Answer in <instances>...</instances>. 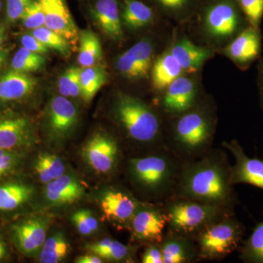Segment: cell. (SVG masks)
I'll return each instance as SVG.
<instances>
[{"instance_id": "1", "label": "cell", "mask_w": 263, "mask_h": 263, "mask_svg": "<svg viewBox=\"0 0 263 263\" xmlns=\"http://www.w3.org/2000/svg\"><path fill=\"white\" fill-rule=\"evenodd\" d=\"M226 152L209 150L197 160L181 164L174 190L178 198L206 202L233 211L236 194Z\"/></svg>"}, {"instance_id": "2", "label": "cell", "mask_w": 263, "mask_h": 263, "mask_svg": "<svg viewBox=\"0 0 263 263\" xmlns=\"http://www.w3.org/2000/svg\"><path fill=\"white\" fill-rule=\"evenodd\" d=\"M164 210L169 230L191 237L209 224L233 214V211L219 205L178 197L170 201Z\"/></svg>"}, {"instance_id": "3", "label": "cell", "mask_w": 263, "mask_h": 263, "mask_svg": "<svg viewBox=\"0 0 263 263\" xmlns=\"http://www.w3.org/2000/svg\"><path fill=\"white\" fill-rule=\"evenodd\" d=\"M245 228L234 214L216 221L193 235L198 249L199 258L219 260L240 247Z\"/></svg>"}, {"instance_id": "4", "label": "cell", "mask_w": 263, "mask_h": 263, "mask_svg": "<svg viewBox=\"0 0 263 263\" xmlns=\"http://www.w3.org/2000/svg\"><path fill=\"white\" fill-rule=\"evenodd\" d=\"M176 156L164 152L132 159L129 168L133 179L151 193L165 195L174 190L181 164Z\"/></svg>"}, {"instance_id": "5", "label": "cell", "mask_w": 263, "mask_h": 263, "mask_svg": "<svg viewBox=\"0 0 263 263\" xmlns=\"http://www.w3.org/2000/svg\"><path fill=\"white\" fill-rule=\"evenodd\" d=\"M114 113L117 122L133 141L149 143L159 138V118L141 100L129 95H120L114 105Z\"/></svg>"}, {"instance_id": "6", "label": "cell", "mask_w": 263, "mask_h": 263, "mask_svg": "<svg viewBox=\"0 0 263 263\" xmlns=\"http://www.w3.org/2000/svg\"><path fill=\"white\" fill-rule=\"evenodd\" d=\"M212 136L210 118L199 110H188L175 124L174 155L190 160L198 158L210 148Z\"/></svg>"}, {"instance_id": "7", "label": "cell", "mask_w": 263, "mask_h": 263, "mask_svg": "<svg viewBox=\"0 0 263 263\" xmlns=\"http://www.w3.org/2000/svg\"><path fill=\"white\" fill-rule=\"evenodd\" d=\"M240 8L235 0H212L204 10V27L217 40L233 37L241 24Z\"/></svg>"}, {"instance_id": "8", "label": "cell", "mask_w": 263, "mask_h": 263, "mask_svg": "<svg viewBox=\"0 0 263 263\" xmlns=\"http://www.w3.org/2000/svg\"><path fill=\"white\" fill-rule=\"evenodd\" d=\"M82 155L85 161L96 172L109 174L117 164L119 146L111 137L98 133L85 144Z\"/></svg>"}, {"instance_id": "9", "label": "cell", "mask_w": 263, "mask_h": 263, "mask_svg": "<svg viewBox=\"0 0 263 263\" xmlns=\"http://www.w3.org/2000/svg\"><path fill=\"white\" fill-rule=\"evenodd\" d=\"M222 146L229 150L235 158V164L230 169L233 184L245 183L263 190V160L250 158L235 140L224 142Z\"/></svg>"}, {"instance_id": "10", "label": "cell", "mask_w": 263, "mask_h": 263, "mask_svg": "<svg viewBox=\"0 0 263 263\" xmlns=\"http://www.w3.org/2000/svg\"><path fill=\"white\" fill-rule=\"evenodd\" d=\"M133 236L141 241L160 243L167 226L165 212L157 207H139L130 223Z\"/></svg>"}, {"instance_id": "11", "label": "cell", "mask_w": 263, "mask_h": 263, "mask_svg": "<svg viewBox=\"0 0 263 263\" xmlns=\"http://www.w3.org/2000/svg\"><path fill=\"white\" fill-rule=\"evenodd\" d=\"M154 51L155 48L150 41L141 40L118 57L116 67L127 79L146 77L152 67Z\"/></svg>"}, {"instance_id": "12", "label": "cell", "mask_w": 263, "mask_h": 263, "mask_svg": "<svg viewBox=\"0 0 263 263\" xmlns=\"http://www.w3.org/2000/svg\"><path fill=\"white\" fill-rule=\"evenodd\" d=\"M41 5L46 27L65 37L74 46L79 41V31L67 5V0H37Z\"/></svg>"}, {"instance_id": "13", "label": "cell", "mask_w": 263, "mask_h": 263, "mask_svg": "<svg viewBox=\"0 0 263 263\" xmlns=\"http://www.w3.org/2000/svg\"><path fill=\"white\" fill-rule=\"evenodd\" d=\"M79 120V111L70 100L57 96L50 102L48 109V128L53 138L61 139L69 136Z\"/></svg>"}, {"instance_id": "14", "label": "cell", "mask_w": 263, "mask_h": 263, "mask_svg": "<svg viewBox=\"0 0 263 263\" xmlns=\"http://www.w3.org/2000/svg\"><path fill=\"white\" fill-rule=\"evenodd\" d=\"M49 219L35 217L15 224L13 236L18 248L24 254L37 253L46 240Z\"/></svg>"}, {"instance_id": "15", "label": "cell", "mask_w": 263, "mask_h": 263, "mask_svg": "<svg viewBox=\"0 0 263 263\" xmlns=\"http://www.w3.org/2000/svg\"><path fill=\"white\" fill-rule=\"evenodd\" d=\"M261 37L259 28L249 26L240 32L224 48V54L237 65L245 67L259 56Z\"/></svg>"}, {"instance_id": "16", "label": "cell", "mask_w": 263, "mask_h": 263, "mask_svg": "<svg viewBox=\"0 0 263 263\" xmlns=\"http://www.w3.org/2000/svg\"><path fill=\"white\" fill-rule=\"evenodd\" d=\"M90 13L104 34L114 41L124 37L119 0H95Z\"/></svg>"}, {"instance_id": "17", "label": "cell", "mask_w": 263, "mask_h": 263, "mask_svg": "<svg viewBox=\"0 0 263 263\" xmlns=\"http://www.w3.org/2000/svg\"><path fill=\"white\" fill-rule=\"evenodd\" d=\"M100 205L105 219L120 224L130 223L132 218L141 206L130 195L119 190L105 192Z\"/></svg>"}, {"instance_id": "18", "label": "cell", "mask_w": 263, "mask_h": 263, "mask_svg": "<svg viewBox=\"0 0 263 263\" xmlns=\"http://www.w3.org/2000/svg\"><path fill=\"white\" fill-rule=\"evenodd\" d=\"M164 263H190L199 260V252L193 238L169 230L160 243Z\"/></svg>"}, {"instance_id": "19", "label": "cell", "mask_w": 263, "mask_h": 263, "mask_svg": "<svg viewBox=\"0 0 263 263\" xmlns=\"http://www.w3.org/2000/svg\"><path fill=\"white\" fill-rule=\"evenodd\" d=\"M34 133L27 118L8 117L0 119V148L10 150L29 146Z\"/></svg>"}, {"instance_id": "20", "label": "cell", "mask_w": 263, "mask_h": 263, "mask_svg": "<svg viewBox=\"0 0 263 263\" xmlns=\"http://www.w3.org/2000/svg\"><path fill=\"white\" fill-rule=\"evenodd\" d=\"M196 98V86L192 79L181 76L165 89L164 108L174 114H182L191 110Z\"/></svg>"}, {"instance_id": "21", "label": "cell", "mask_w": 263, "mask_h": 263, "mask_svg": "<svg viewBox=\"0 0 263 263\" xmlns=\"http://www.w3.org/2000/svg\"><path fill=\"white\" fill-rule=\"evenodd\" d=\"M37 84V80L27 73L8 71L0 77V101L22 100L32 94Z\"/></svg>"}, {"instance_id": "22", "label": "cell", "mask_w": 263, "mask_h": 263, "mask_svg": "<svg viewBox=\"0 0 263 263\" xmlns=\"http://www.w3.org/2000/svg\"><path fill=\"white\" fill-rule=\"evenodd\" d=\"M45 197L53 205H65L77 201L84 195V189L76 178L64 174L48 183Z\"/></svg>"}, {"instance_id": "23", "label": "cell", "mask_w": 263, "mask_h": 263, "mask_svg": "<svg viewBox=\"0 0 263 263\" xmlns=\"http://www.w3.org/2000/svg\"><path fill=\"white\" fill-rule=\"evenodd\" d=\"M169 51L182 67L183 72H196L212 55L209 48L197 46L186 38L174 43Z\"/></svg>"}, {"instance_id": "24", "label": "cell", "mask_w": 263, "mask_h": 263, "mask_svg": "<svg viewBox=\"0 0 263 263\" xmlns=\"http://www.w3.org/2000/svg\"><path fill=\"white\" fill-rule=\"evenodd\" d=\"M183 70L176 58L167 51L158 57L152 69L153 86L158 91H164L176 79L182 75Z\"/></svg>"}, {"instance_id": "25", "label": "cell", "mask_w": 263, "mask_h": 263, "mask_svg": "<svg viewBox=\"0 0 263 263\" xmlns=\"http://www.w3.org/2000/svg\"><path fill=\"white\" fill-rule=\"evenodd\" d=\"M120 10L122 23L130 29L146 27L155 18L153 9L141 0H122Z\"/></svg>"}, {"instance_id": "26", "label": "cell", "mask_w": 263, "mask_h": 263, "mask_svg": "<svg viewBox=\"0 0 263 263\" xmlns=\"http://www.w3.org/2000/svg\"><path fill=\"white\" fill-rule=\"evenodd\" d=\"M34 189L21 182L0 185V212L15 210L32 197Z\"/></svg>"}, {"instance_id": "27", "label": "cell", "mask_w": 263, "mask_h": 263, "mask_svg": "<svg viewBox=\"0 0 263 263\" xmlns=\"http://www.w3.org/2000/svg\"><path fill=\"white\" fill-rule=\"evenodd\" d=\"M79 49L78 62L83 67L95 66L102 57V46L100 39L89 29L79 34Z\"/></svg>"}, {"instance_id": "28", "label": "cell", "mask_w": 263, "mask_h": 263, "mask_svg": "<svg viewBox=\"0 0 263 263\" xmlns=\"http://www.w3.org/2000/svg\"><path fill=\"white\" fill-rule=\"evenodd\" d=\"M34 168L40 181L46 184L65 173V165L61 159L56 155L46 152L37 156Z\"/></svg>"}, {"instance_id": "29", "label": "cell", "mask_w": 263, "mask_h": 263, "mask_svg": "<svg viewBox=\"0 0 263 263\" xmlns=\"http://www.w3.org/2000/svg\"><path fill=\"white\" fill-rule=\"evenodd\" d=\"M106 81V72L102 67L92 66L81 69V95L85 101H91Z\"/></svg>"}, {"instance_id": "30", "label": "cell", "mask_w": 263, "mask_h": 263, "mask_svg": "<svg viewBox=\"0 0 263 263\" xmlns=\"http://www.w3.org/2000/svg\"><path fill=\"white\" fill-rule=\"evenodd\" d=\"M70 252V245L61 233H57L47 238L40 253V262L58 263L67 257Z\"/></svg>"}, {"instance_id": "31", "label": "cell", "mask_w": 263, "mask_h": 263, "mask_svg": "<svg viewBox=\"0 0 263 263\" xmlns=\"http://www.w3.org/2000/svg\"><path fill=\"white\" fill-rule=\"evenodd\" d=\"M88 250L103 259L122 261L130 256L131 248L121 242L106 238L94 245H89Z\"/></svg>"}, {"instance_id": "32", "label": "cell", "mask_w": 263, "mask_h": 263, "mask_svg": "<svg viewBox=\"0 0 263 263\" xmlns=\"http://www.w3.org/2000/svg\"><path fill=\"white\" fill-rule=\"evenodd\" d=\"M240 259L247 263H263V220L243 242L240 249Z\"/></svg>"}, {"instance_id": "33", "label": "cell", "mask_w": 263, "mask_h": 263, "mask_svg": "<svg viewBox=\"0 0 263 263\" xmlns=\"http://www.w3.org/2000/svg\"><path fill=\"white\" fill-rule=\"evenodd\" d=\"M46 64V58L43 54L29 51L23 47L19 48L11 61L12 70L28 73L42 69Z\"/></svg>"}, {"instance_id": "34", "label": "cell", "mask_w": 263, "mask_h": 263, "mask_svg": "<svg viewBox=\"0 0 263 263\" xmlns=\"http://www.w3.org/2000/svg\"><path fill=\"white\" fill-rule=\"evenodd\" d=\"M32 34L40 40L48 48H52L63 56H70L72 49L71 43L58 33L53 32L46 27H42L33 29Z\"/></svg>"}, {"instance_id": "35", "label": "cell", "mask_w": 263, "mask_h": 263, "mask_svg": "<svg viewBox=\"0 0 263 263\" xmlns=\"http://www.w3.org/2000/svg\"><path fill=\"white\" fill-rule=\"evenodd\" d=\"M250 26L259 28L263 16V0H235Z\"/></svg>"}, {"instance_id": "36", "label": "cell", "mask_w": 263, "mask_h": 263, "mask_svg": "<svg viewBox=\"0 0 263 263\" xmlns=\"http://www.w3.org/2000/svg\"><path fill=\"white\" fill-rule=\"evenodd\" d=\"M21 19L24 27L32 30L42 27L46 24L44 13L37 0H34L26 8Z\"/></svg>"}, {"instance_id": "37", "label": "cell", "mask_w": 263, "mask_h": 263, "mask_svg": "<svg viewBox=\"0 0 263 263\" xmlns=\"http://www.w3.org/2000/svg\"><path fill=\"white\" fill-rule=\"evenodd\" d=\"M74 226L81 235H89L98 229V222L96 218L86 210H80L72 216Z\"/></svg>"}, {"instance_id": "38", "label": "cell", "mask_w": 263, "mask_h": 263, "mask_svg": "<svg viewBox=\"0 0 263 263\" xmlns=\"http://www.w3.org/2000/svg\"><path fill=\"white\" fill-rule=\"evenodd\" d=\"M34 0H7L6 18L10 23H14L22 18L26 8Z\"/></svg>"}, {"instance_id": "39", "label": "cell", "mask_w": 263, "mask_h": 263, "mask_svg": "<svg viewBox=\"0 0 263 263\" xmlns=\"http://www.w3.org/2000/svg\"><path fill=\"white\" fill-rule=\"evenodd\" d=\"M20 162V155L10 150L0 148V177L16 167Z\"/></svg>"}, {"instance_id": "40", "label": "cell", "mask_w": 263, "mask_h": 263, "mask_svg": "<svg viewBox=\"0 0 263 263\" xmlns=\"http://www.w3.org/2000/svg\"><path fill=\"white\" fill-rule=\"evenodd\" d=\"M164 11L170 13H180L187 10L194 0H154Z\"/></svg>"}, {"instance_id": "41", "label": "cell", "mask_w": 263, "mask_h": 263, "mask_svg": "<svg viewBox=\"0 0 263 263\" xmlns=\"http://www.w3.org/2000/svg\"><path fill=\"white\" fill-rule=\"evenodd\" d=\"M21 43L23 47L40 54H46L48 52V48L32 34L22 35Z\"/></svg>"}, {"instance_id": "42", "label": "cell", "mask_w": 263, "mask_h": 263, "mask_svg": "<svg viewBox=\"0 0 263 263\" xmlns=\"http://www.w3.org/2000/svg\"><path fill=\"white\" fill-rule=\"evenodd\" d=\"M79 69L80 68L75 67H70L60 76V79H59V91L62 96L65 97V98L70 97L71 83Z\"/></svg>"}, {"instance_id": "43", "label": "cell", "mask_w": 263, "mask_h": 263, "mask_svg": "<svg viewBox=\"0 0 263 263\" xmlns=\"http://www.w3.org/2000/svg\"><path fill=\"white\" fill-rule=\"evenodd\" d=\"M143 263H164L160 243H153L145 250L142 256Z\"/></svg>"}, {"instance_id": "44", "label": "cell", "mask_w": 263, "mask_h": 263, "mask_svg": "<svg viewBox=\"0 0 263 263\" xmlns=\"http://www.w3.org/2000/svg\"><path fill=\"white\" fill-rule=\"evenodd\" d=\"M76 262L78 263H101L103 262V259L95 255L94 254H86V255L81 256L76 259Z\"/></svg>"}, {"instance_id": "45", "label": "cell", "mask_w": 263, "mask_h": 263, "mask_svg": "<svg viewBox=\"0 0 263 263\" xmlns=\"http://www.w3.org/2000/svg\"><path fill=\"white\" fill-rule=\"evenodd\" d=\"M8 249L7 247L6 243L5 240L3 239L2 237H0V261L3 260L8 257Z\"/></svg>"}, {"instance_id": "46", "label": "cell", "mask_w": 263, "mask_h": 263, "mask_svg": "<svg viewBox=\"0 0 263 263\" xmlns=\"http://www.w3.org/2000/svg\"><path fill=\"white\" fill-rule=\"evenodd\" d=\"M8 51L6 49H0V62H3L6 60L8 57Z\"/></svg>"}, {"instance_id": "47", "label": "cell", "mask_w": 263, "mask_h": 263, "mask_svg": "<svg viewBox=\"0 0 263 263\" xmlns=\"http://www.w3.org/2000/svg\"><path fill=\"white\" fill-rule=\"evenodd\" d=\"M4 29L3 28H0V46H1L2 44H3V41H4Z\"/></svg>"}, {"instance_id": "48", "label": "cell", "mask_w": 263, "mask_h": 263, "mask_svg": "<svg viewBox=\"0 0 263 263\" xmlns=\"http://www.w3.org/2000/svg\"><path fill=\"white\" fill-rule=\"evenodd\" d=\"M261 79H262V98H263V62L262 65V69H261Z\"/></svg>"}, {"instance_id": "49", "label": "cell", "mask_w": 263, "mask_h": 263, "mask_svg": "<svg viewBox=\"0 0 263 263\" xmlns=\"http://www.w3.org/2000/svg\"><path fill=\"white\" fill-rule=\"evenodd\" d=\"M2 9V2L1 0H0V11H1Z\"/></svg>"}, {"instance_id": "50", "label": "cell", "mask_w": 263, "mask_h": 263, "mask_svg": "<svg viewBox=\"0 0 263 263\" xmlns=\"http://www.w3.org/2000/svg\"><path fill=\"white\" fill-rule=\"evenodd\" d=\"M2 65H3V62H0V70H1Z\"/></svg>"}]
</instances>
